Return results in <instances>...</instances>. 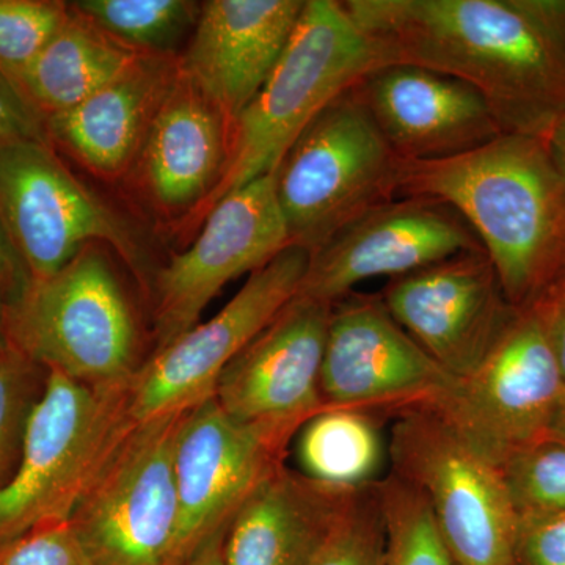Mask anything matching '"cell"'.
I'll return each mask as SVG.
<instances>
[{"instance_id": "9c48e42d", "label": "cell", "mask_w": 565, "mask_h": 565, "mask_svg": "<svg viewBox=\"0 0 565 565\" xmlns=\"http://www.w3.org/2000/svg\"><path fill=\"white\" fill-rule=\"evenodd\" d=\"M565 382L533 307L516 310L478 366L455 377L430 414L500 468L514 452L544 440Z\"/></svg>"}, {"instance_id": "5b68a950", "label": "cell", "mask_w": 565, "mask_h": 565, "mask_svg": "<svg viewBox=\"0 0 565 565\" xmlns=\"http://www.w3.org/2000/svg\"><path fill=\"white\" fill-rule=\"evenodd\" d=\"M17 471L0 489V545L35 527L70 522L137 422L128 385L95 388L47 371Z\"/></svg>"}, {"instance_id": "277c9868", "label": "cell", "mask_w": 565, "mask_h": 565, "mask_svg": "<svg viewBox=\"0 0 565 565\" xmlns=\"http://www.w3.org/2000/svg\"><path fill=\"white\" fill-rule=\"evenodd\" d=\"M7 344L46 371L95 388L128 385L141 366L134 308L95 245L3 308Z\"/></svg>"}, {"instance_id": "4fadbf2b", "label": "cell", "mask_w": 565, "mask_h": 565, "mask_svg": "<svg viewBox=\"0 0 565 565\" xmlns=\"http://www.w3.org/2000/svg\"><path fill=\"white\" fill-rule=\"evenodd\" d=\"M455 381L388 313L381 296L333 305L323 349L327 407L375 416L429 411Z\"/></svg>"}, {"instance_id": "e575fe53", "label": "cell", "mask_w": 565, "mask_h": 565, "mask_svg": "<svg viewBox=\"0 0 565 565\" xmlns=\"http://www.w3.org/2000/svg\"><path fill=\"white\" fill-rule=\"evenodd\" d=\"M29 282L31 277L22 266L20 256L11 247L6 230L0 223V300L6 305L13 302Z\"/></svg>"}, {"instance_id": "3957f363", "label": "cell", "mask_w": 565, "mask_h": 565, "mask_svg": "<svg viewBox=\"0 0 565 565\" xmlns=\"http://www.w3.org/2000/svg\"><path fill=\"white\" fill-rule=\"evenodd\" d=\"M382 65L341 2L307 0L280 61L233 121L221 180L189 221L203 222L228 193L273 174L311 121Z\"/></svg>"}, {"instance_id": "ba28073f", "label": "cell", "mask_w": 565, "mask_h": 565, "mask_svg": "<svg viewBox=\"0 0 565 565\" xmlns=\"http://www.w3.org/2000/svg\"><path fill=\"white\" fill-rule=\"evenodd\" d=\"M188 412L137 423L74 509L90 565H181L174 448Z\"/></svg>"}, {"instance_id": "6da1fadb", "label": "cell", "mask_w": 565, "mask_h": 565, "mask_svg": "<svg viewBox=\"0 0 565 565\" xmlns=\"http://www.w3.org/2000/svg\"><path fill=\"white\" fill-rule=\"evenodd\" d=\"M384 65L455 77L501 131L546 139L565 114V54L519 0H344Z\"/></svg>"}, {"instance_id": "836d02e7", "label": "cell", "mask_w": 565, "mask_h": 565, "mask_svg": "<svg viewBox=\"0 0 565 565\" xmlns=\"http://www.w3.org/2000/svg\"><path fill=\"white\" fill-rule=\"evenodd\" d=\"M531 307L544 322L546 337L565 382V282L550 286Z\"/></svg>"}, {"instance_id": "7c38bea8", "label": "cell", "mask_w": 565, "mask_h": 565, "mask_svg": "<svg viewBox=\"0 0 565 565\" xmlns=\"http://www.w3.org/2000/svg\"><path fill=\"white\" fill-rule=\"evenodd\" d=\"M289 245L273 174L228 193L204 217L195 243L156 277L154 351L195 327L228 282L262 269Z\"/></svg>"}, {"instance_id": "f1b7e54d", "label": "cell", "mask_w": 565, "mask_h": 565, "mask_svg": "<svg viewBox=\"0 0 565 565\" xmlns=\"http://www.w3.org/2000/svg\"><path fill=\"white\" fill-rule=\"evenodd\" d=\"M47 374L14 349L0 351V489L20 465L29 419L46 388Z\"/></svg>"}, {"instance_id": "8d00e7d4", "label": "cell", "mask_w": 565, "mask_h": 565, "mask_svg": "<svg viewBox=\"0 0 565 565\" xmlns=\"http://www.w3.org/2000/svg\"><path fill=\"white\" fill-rule=\"evenodd\" d=\"M546 145H548L553 161H555L565 180V114L557 120L550 136L546 137Z\"/></svg>"}, {"instance_id": "60d3db41", "label": "cell", "mask_w": 565, "mask_h": 565, "mask_svg": "<svg viewBox=\"0 0 565 565\" xmlns=\"http://www.w3.org/2000/svg\"><path fill=\"white\" fill-rule=\"evenodd\" d=\"M556 282H565V266L563 267V270H561V274L557 275L556 280L552 282V285H556Z\"/></svg>"}, {"instance_id": "f35d334b", "label": "cell", "mask_w": 565, "mask_h": 565, "mask_svg": "<svg viewBox=\"0 0 565 565\" xmlns=\"http://www.w3.org/2000/svg\"><path fill=\"white\" fill-rule=\"evenodd\" d=\"M546 438H553V440L565 444V392L563 397H561L559 404H557Z\"/></svg>"}, {"instance_id": "d6986e66", "label": "cell", "mask_w": 565, "mask_h": 565, "mask_svg": "<svg viewBox=\"0 0 565 565\" xmlns=\"http://www.w3.org/2000/svg\"><path fill=\"white\" fill-rule=\"evenodd\" d=\"M307 0H207L178 68L230 125L262 90Z\"/></svg>"}, {"instance_id": "83f0119b", "label": "cell", "mask_w": 565, "mask_h": 565, "mask_svg": "<svg viewBox=\"0 0 565 565\" xmlns=\"http://www.w3.org/2000/svg\"><path fill=\"white\" fill-rule=\"evenodd\" d=\"M516 515L565 512V444L544 438L519 449L500 467Z\"/></svg>"}, {"instance_id": "e0dca14e", "label": "cell", "mask_w": 565, "mask_h": 565, "mask_svg": "<svg viewBox=\"0 0 565 565\" xmlns=\"http://www.w3.org/2000/svg\"><path fill=\"white\" fill-rule=\"evenodd\" d=\"M381 299L394 321L452 377L470 374L486 359L516 311L484 248L396 278Z\"/></svg>"}, {"instance_id": "ac0fdd59", "label": "cell", "mask_w": 565, "mask_h": 565, "mask_svg": "<svg viewBox=\"0 0 565 565\" xmlns=\"http://www.w3.org/2000/svg\"><path fill=\"white\" fill-rule=\"evenodd\" d=\"M355 93L401 161L449 158L503 134L473 87L423 66H379Z\"/></svg>"}, {"instance_id": "2e32d148", "label": "cell", "mask_w": 565, "mask_h": 565, "mask_svg": "<svg viewBox=\"0 0 565 565\" xmlns=\"http://www.w3.org/2000/svg\"><path fill=\"white\" fill-rule=\"evenodd\" d=\"M288 449L236 422L214 396L185 414L174 448L178 559L189 565L232 525L264 479L285 465Z\"/></svg>"}, {"instance_id": "603a6c76", "label": "cell", "mask_w": 565, "mask_h": 565, "mask_svg": "<svg viewBox=\"0 0 565 565\" xmlns=\"http://www.w3.org/2000/svg\"><path fill=\"white\" fill-rule=\"evenodd\" d=\"M140 55L71 9L65 24L13 85L44 121L87 99Z\"/></svg>"}, {"instance_id": "30bf717a", "label": "cell", "mask_w": 565, "mask_h": 565, "mask_svg": "<svg viewBox=\"0 0 565 565\" xmlns=\"http://www.w3.org/2000/svg\"><path fill=\"white\" fill-rule=\"evenodd\" d=\"M0 223L31 280L58 273L96 243L129 266L141 264L131 226L70 172L50 140L0 145Z\"/></svg>"}, {"instance_id": "8992f818", "label": "cell", "mask_w": 565, "mask_h": 565, "mask_svg": "<svg viewBox=\"0 0 565 565\" xmlns=\"http://www.w3.org/2000/svg\"><path fill=\"white\" fill-rule=\"evenodd\" d=\"M399 163L355 88L334 99L273 173L291 244L313 253L371 207L396 199Z\"/></svg>"}, {"instance_id": "4dcf8cb0", "label": "cell", "mask_w": 565, "mask_h": 565, "mask_svg": "<svg viewBox=\"0 0 565 565\" xmlns=\"http://www.w3.org/2000/svg\"><path fill=\"white\" fill-rule=\"evenodd\" d=\"M0 565H90L70 522L35 527L0 545Z\"/></svg>"}, {"instance_id": "cb8c5ba5", "label": "cell", "mask_w": 565, "mask_h": 565, "mask_svg": "<svg viewBox=\"0 0 565 565\" xmlns=\"http://www.w3.org/2000/svg\"><path fill=\"white\" fill-rule=\"evenodd\" d=\"M294 440L299 473L334 489L377 484L390 459L379 416L355 408H323Z\"/></svg>"}, {"instance_id": "1f68e13d", "label": "cell", "mask_w": 565, "mask_h": 565, "mask_svg": "<svg viewBox=\"0 0 565 565\" xmlns=\"http://www.w3.org/2000/svg\"><path fill=\"white\" fill-rule=\"evenodd\" d=\"M515 565H565V512L519 516Z\"/></svg>"}, {"instance_id": "5bb4252c", "label": "cell", "mask_w": 565, "mask_h": 565, "mask_svg": "<svg viewBox=\"0 0 565 565\" xmlns=\"http://www.w3.org/2000/svg\"><path fill=\"white\" fill-rule=\"evenodd\" d=\"M333 305L297 296L223 371L214 397L236 422L288 449L327 407L321 371Z\"/></svg>"}, {"instance_id": "8fae6325", "label": "cell", "mask_w": 565, "mask_h": 565, "mask_svg": "<svg viewBox=\"0 0 565 565\" xmlns=\"http://www.w3.org/2000/svg\"><path fill=\"white\" fill-rule=\"evenodd\" d=\"M310 259L308 248L289 245L250 274L214 318L152 352L129 384L132 418L182 414L214 396L225 367L299 296Z\"/></svg>"}, {"instance_id": "44dd1931", "label": "cell", "mask_w": 565, "mask_h": 565, "mask_svg": "<svg viewBox=\"0 0 565 565\" xmlns=\"http://www.w3.org/2000/svg\"><path fill=\"white\" fill-rule=\"evenodd\" d=\"M230 129L222 110L178 74L139 154L141 180L152 202L191 215L221 180Z\"/></svg>"}, {"instance_id": "7402d4cb", "label": "cell", "mask_w": 565, "mask_h": 565, "mask_svg": "<svg viewBox=\"0 0 565 565\" xmlns=\"http://www.w3.org/2000/svg\"><path fill=\"white\" fill-rule=\"evenodd\" d=\"M355 492L319 484L282 465L226 530L225 565H299Z\"/></svg>"}, {"instance_id": "484cf974", "label": "cell", "mask_w": 565, "mask_h": 565, "mask_svg": "<svg viewBox=\"0 0 565 565\" xmlns=\"http://www.w3.org/2000/svg\"><path fill=\"white\" fill-rule=\"evenodd\" d=\"M384 511V565H455L426 500L414 486L390 473L377 482Z\"/></svg>"}, {"instance_id": "ab89813d", "label": "cell", "mask_w": 565, "mask_h": 565, "mask_svg": "<svg viewBox=\"0 0 565 565\" xmlns=\"http://www.w3.org/2000/svg\"><path fill=\"white\" fill-rule=\"evenodd\" d=\"M3 308H6V303L0 300V351L9 348V344H7L6 326H3Z\"/></svg>"}, {"instance_id": "74e56055", "label": "cell", "mask_w": 565, "mask_h": 565, "mask_svg": "<svg viewBox=\"0 0 565 565\" xmlns=\"http://www.w3.org/2000/svg\"><path fill=\"white\" fill-rule=\"evenodd\" d=\"M225 534L218 535V537H215L214 541L204 546L202 552L189 565H225V559H223Z\"/></svg>"}, {"instance_id": "d6a6232c", "label": "cell", "mask_w": 565, "mask_h": 565, "mask_svg": "<svg viewBox=\"0 0 565 565\" xmlns=\"http://www.w3.org/2000/svg\"><path fill=\"white\" fill-rule=\"evenodd\" d=\"M20 140H47L44 121L0 73V145Z\"/></svg>"}, {"instance_id": "f546056e", "label": "cell", "mask_w": 565, "mask_h": 565, "mask_svg": "<svg viewBox=\"0 0 565 565\" xmlns=\"http://www.w3.org/2000/svg\"><path fill=\"white\" fill-rule=\"evenodd\" d=\"M71 13L61 0H0V73L13 84Z\"/></svg>"}, {"instance_id": "9a60e30c", "label": "cell", "mask_w": 565, "mask_h": 565, "mask_svg": "<svg viewBox=\"0 0 565 565\" xmlns=\"http://www.w3.org/2000/svg\"><path fill=\"white\" fill-rule=\"evenodd\" d=\"M479 248L478 237L451 207L397 196L371 207L311 253L299 296L334 305L359 282L396 280Z\"/></svg>"}, {"instance_id": "ffe728a7", "label": "cell", "mask_w": 565, "mask_h": 565, "mask_svg": "<svg viewBox=\"0 0 565 565\" xmlns=\"http://www.w3.org/2000/svg\"><path fill=\"white\" fill-rule=\"evenodd\" d=\"M178 74V57L140 55L87 99L46 118L47 140L98 177H121L139 158Z\"/></svg>"}, {"instance_id": "d4e9b609", "label": "cell", "mask_w": 565, "mask_h": 565, "mask_svg": "<svg viewBox=\"0 0 565 565\" xmlns=\"http://www.w3.org/2000/svg\"><path fill=\"white\" fill-rule=\"evenodd\" d=\"M70 6L122 46L161 57H177L202 9L192 0H77Z\"/></svg>"}, {"instance_id": "4316f807", "label": "cell", "mask_w": 565, "mask_h": 565, "mask_svg": "<svg viewBox=\"0 0 565 565\" xmlns=\"http://www.w3.org/2000/svg\"><path fill=\"white\" fill-rule=\"evenodd\" d=\"M386 530L377 484L352 494L299 565H384Z\"/></svg>"}, {"instance_id": "d590c367", "label": "cell", "mask_w": 565, "mask_h": 565, "mask_svg": "<svg viewBox=\"0 0 565 565\" xmlns=\"http://www.w3.org/2000/svg\"><path fill=\"white\" fill-rule=\"evenodd\" d=\"M519 3L565 54V0H519Z\"/></svg>"}, {"instance_id": "7a4b0ae2", "label": "cell", "mask_w": 565, "mask_h": 565, "mask_svg": "<svg viewBox=\"0 0 565 565\" xmlns=\"http://www.w3.org/2000/svg\"><path fill=\"white\" fill-rule=\"evenodd\" d=\"M397 196L455 210L516 310L531 307L565 266V180L542 137L503 132L449 158L401 161Z\"/></svg>"}, {"instance_id": "52a82bcc", "label": "cell", "mask_w": 565, "mask_h": 565, "mask_svg": "<svg viewBox=\"0 0 565 565\" xmlns=\"http://www.w3.org/2000/svg\"><path fill=\"white\" fill-rule=\"evenodd\" d=\"M392 473L423 494L455 565H515L516 515L500 468L430 412L397 416Z\"/></svg>"}]
</instances>
